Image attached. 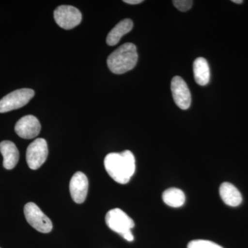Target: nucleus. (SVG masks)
I'll return each instance as SVG.
<instances>
[{"instance_id": "2eb2a0df", "label": "nucleus", "mask_w": 248, "mask_h": 248, "mask_svg": "<svg viewBox=\"0 0 248 248\" xmlns=\"http://www.w3.org/2000/svg\"><path fill=\"white\" fill-rule=\"evenodd\" d=\"M163 201L166 205L172 208H179L186 202V196L180 189L172 187L165 190L162 195Z\"/></svg>"}, {"instance_id": "9b49d317", "label": "nucleus", "mask_w": 248, "mask_h": 248, "mask_svg": "<svg viewBox=\"0 0 248 248\" xmlns=\"http://www.w3.org/2000/svg\"><path fill=\"white\" fill-rule=\"evenodd\" d=\"M0 153L3 156V166L6 170L16 167L19 159V153L14 142L3 141L0 143Z\"/></svg>"}, {"instance_id": "6ab92c4d", "label": "nucleus", "mask_w": 248, "mask_h": 248, "mask_svg": "<svg viewBox=\"0 0 248 248\" xmlns=\"http://www.w3.org/2000/svg\"><path fill=\"white\" fill-rule=\"evenodd\" d=\"M233 3H235V4H242L243 2H244V1L243 0H232Z\"/></svg>"}, {"instance_id": "0eeeda50", "label": "nucleus", "mask_w": 248, "mask_h": 248, "mask_svg": "<svg viewBox=\"0 0 248 248\" xmlns=\"http://www.w3.org/2000/svg\"><path fill=\"white\" fill-rule=\"evenodd\" d=\"M47 142L42 138L37 139L29 145L27 150V162L32 170L40 169L48 157Z\"/></svg>"}, {"instance_id": "a211bd4d", "label": "nucleus", "mask_w": 248, "mask_h": 248, "mask_svg": "<svg viewBox=\"0 0 248 248\" xmlns=\"http://www.w3.org/2000/svg\"><path fill=\"white\" fill-rule=\"evenodd\" d=\"M124 1L126 3V4L132 5L141 4V3L143 2L142 0H124Z\"/></svg>"}, {"instance_id": "1a4fd4ad", "label": "nucleus", "mask_w": 248, "mask_h": 248, "mask_svg": "<svg viewBox=\"0 0 248 248\" xmlns=\"http://www.w3.org/2000/svg\"><path fill=\"white\" fill-rule=\"evenodd\" d=\"M15 130L21 138L31 140L40 134L41 124L35 116H24L16 123Z\"/></svg>"}, {"instance_id": "f3484780", "label": "nucleus", "mask_w": 248, "mask_h": 248, "mask_svg": "<svg viewBox=\"0 0 248 248\" xmlns=\"http://www.w3.org/2000/svg\"><path fill=\"white\" fill-rule=\"evenodd\" d=\"M172 2L174 6L182 12H186L190 10L193 4L192 0H174Z\"/></svg>"}, {"instance_id": "423d86ee", "label": "nucleus", "mask_w": 248, "mask_h": 248, "mask_svg": "<svg viewBox=\"0 0 248 248\" xmlns=\"http://www.w3.org/2000/svg\"><path fill=\"white\" fill-rule=\"evenodd\" d=\"M54 18L59 27L70 30L79 25L82 16L79 10L74 6L62 5L54 11Z\"/></svg>"}, {"instance_id": "f8f14e48", "label": "nucleus", "mask_w": 248, "mask_h": 248, "mask_svg": "<svg viewBox=\"0 0 248 248\" xmlns=\"http://www.w3.org/2000/svg\"><path fill=\"white\" fill-rule=\"evenodd\" d=\"M219 194L223 202L229 206H239L242 202L241 192L231 183H223L220 186Z\"/></svg>"}, {"instance_id": "39448f33", "label": "nucleus", "mask_w": 248, "mask_h": 248, "mask_svg": "<svg viewBox=\"0 0 248 248\" xmlns=\"http://www.w3.org/2000/svg\"><path fill=\"white\" fill-rule=\"evenodd\" d=\"M35 95L33 90L22 89L16 90L5 96L0 100V113L20 108L27 105Z\"/></svg>"}, {"instance_id": "7ed1b4c3", "label": "nucleus", "mask_w": 248, "mask_h": 248, "mask_svg": "<svg viewBox=\"0 0 248 248\" xmlns=\"http://www.w3.org/2000/svg\"><path fill=\"white\" fill-rule=\"evenodd\" d=\"M106 223L110 230L120 234L124 239L133 241L134 236L131 230L135 227V222L123 210L115 208L108 212Z\"/></svg>"}, {"instance_id": "9d476101", "label": "nucleus", "mask_w": 248, "mask_h": 248, "mask_svg": "<svg viewBox=\"0 0 248 248\" xmlns=\"http://www.w3.org/2000/svg\"><path fill=\"white\" fill-rule=\"evenodd\" d=\"M69 187L73 200L76 203H84L89 190V180L84 173L76 172L71 178Z\"/></svg>"}, {"instance_id": "20e7f679", "label": "nucleus", "mask_w": 248, "mask_h": 248, "mask_svg": "<svg viewBox=\"0 0 248 248\" xmlns=\"http://www.w3.org/2000/svg\"><path fill=\"white\" fill-rule=\"evenodd\" d=\"M24 213L28 223L36 231L42 233L51 232L53 229L52 221L35 203L30 202L26 204Z\"/></svg>"}, {"instance_id": "f03ea898", "label": "nucleus", "mask_w": 248, "mask_h": 248, "mask_svg": "<svg viewBox=\"0 0 248 248\" xmlns=\"http://www.w3.org/2000/svg\"><path fill=\"white\" fill-rule=\"evenodd\" d=\"M138 60L136 46L133 43H125L109 55L107 64L112 73L121 75L133 70Z\"/></svg>"}, {"instance_id": "dca6fc26", "label": "nucleus", "mask_w": 248, "mask_h": 248, "mask_svg": "<svg viewBox=\"0 0 248 248\" xmlns=\"http://www.w3.org/2000/svg\"><path fill=\"white\" fill-rule=\"evenodd\" d=\"M187 248H223L219 245L207 240H194L187 245Z\"/></svg>"}, {"instance_id": "f257e3e1", "label": "nucleus", "mask_w": 248, "mask_h": 248, "mask_svg": "<svg viewBox=\"0 0 248 248\" xmlns=\"http://www.w3.org/2000/svg\"><path fill=\"white\" fill-rule=\"evenodd\" d=\"M104 166L109 176L120 184H128L136 169L135 156L130 151L107 155Z\"/></svg>"}, {"instance_id": "4468645a", "label": "nucleus", "mask_w": 248, "mask_h": 248, "mask_svg": "<svg viewBox=\"0 0 248 248\" xmlns=\"http://www.w3.org/2000/svg\"><path fill=\"white\" fill-rule=\"evenodd\" d=\"M194 78L197 84L205 86L210 79V71L208 62L203 58L196 59L193 63Z\"/></svg>"}, {"instance_id": "ddd939ff", "label": "nucleus", "mask_w": 248, "mask_h": 248, "mask_svg": "<svg viewBox=\"0 0 248 248\" xmlns=\"http://www.w3.org/2000/svg\"><path fill=\"white\" fill-rule=\"evenodd\" d=\"M133 28V22L131 19H125L121 21L110 31L108 35L107 38L108 45L113 46L117 45L122 37L130 32Z\"/></svg>"}, {"instance_id": "6e6552de", "label": "nucleus", "mask_w": 248, "mask_h": 248, "mask_svg": "<svg viewBox=\"0 0 248 248\" xmlns=\"http://www.w3.org/2000/svg\"><path fill=\"white\" fill-rule=\"evenodd\" d=\"M171 91L173 99L178 107L187 110L190 107L191 94L186 81L181 77L175 76L171 81Z\"/></svg>"}]
</instances>
